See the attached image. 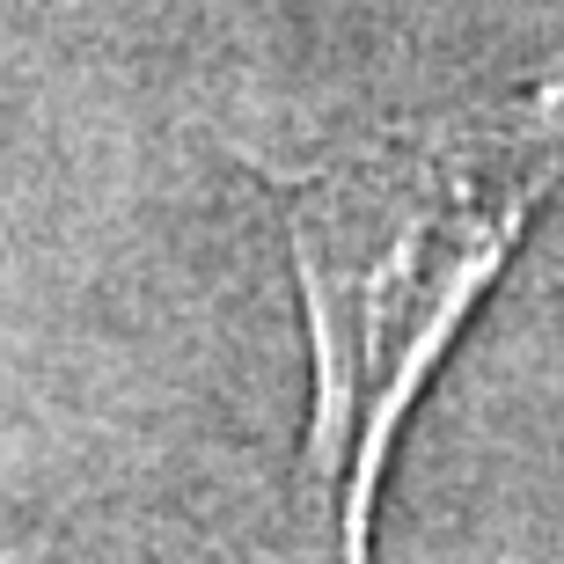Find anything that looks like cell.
Segmentation results:
<instances>
[{
	"label": "cell",
	"instance_id": "cell-1",
	"mask_svg": "<svg viewBox=\"0 0 564 564\" xmlns=\"http://www.w3.org/2000/svg\"><path fill=\"white\" fill-rule=\"evenodd\" d=\"M557 184L564 74L375 132L301 176H264L315 345L308 484L330 491L337 543L352 557L367 550L375 491L411 403Z\"/></svg>",
	"mask_w": 564,
	"mask_h": 564
}]
</instances>
